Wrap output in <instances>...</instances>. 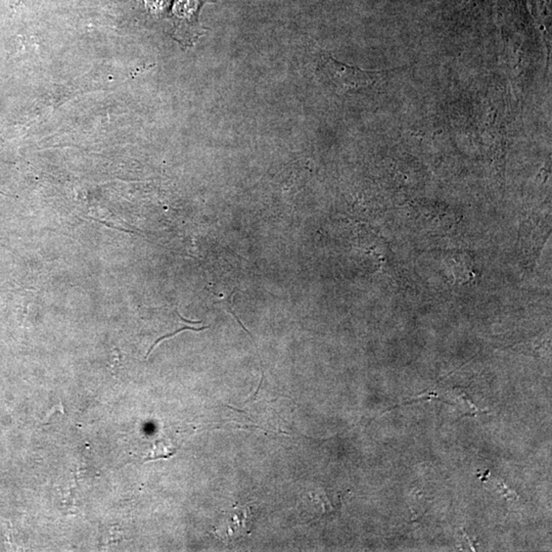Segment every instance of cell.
I'll list each match as a JSON object with an SVG mask.
<instances>
[{"label": "cell", "mask_w": 552, "mask_h": 552, "mask_svg": "<svg viewBox=\"0 0 552 552\" xmlns=\"http://www.w3.org/2000/svg\"><path fill=\"white\" fill-rule=\"evenodd\" d=\"M319 69L329 85L339 94L371 87L386 74L385 71H365L344 64L331 56H321Z\"/></svg>", "instance_id": "cell-1"}, {"label": "cell", "mask_w": 552, "mask_h": 552, "mask_svg": "<svg viewBox=\"0 0 552 552\" xmlns=\"http://www.w3.org/2000/svg\"><path fill=\"white\" fill-rule=\"evenodd\" d=\"M230 518V524L228 525V529H230V534L232 536L239 538L245 535V532L249 533L251 530V513L247 507L245 509H239L234 511Z\"/></svg>", "instance_id": "cell-2"}, {"label": "cell", "mask_w": 552, "mask_h": 552, "mask_svg": "<svg viewBox=\"0 0 552 552\" xmlns=\"http://www.w3.org/2000/svg\"><path fill=\"white\" fill-rule=\"evenodd\" d=\"M495 485H496L497 490L500 491L503 495L505 496L509 497V498L514 499L516 498V493L513 492V491L509 490L507 486H505L503 483L498 482V481H494Z\"/></svg>", "instance_id": "cell-4"}, {"label": "cell", "mask_w": 552, "mask_h": 552, "mask_svg": "<svg viewBox=\"0 0 552 552\" xmlns=\"http://www.w3.org/2000/svg\"><path fill=\"white\" fill-rule=\"evenodd\" d=\"M56 412L64 413V407H63L62 404H58V406L54 407V408L52 409V411H50V412L48 413L47 415H46L45 421H44V423H49L50 419H52V417H54V415H56Z\"/></svg>", "instance_id": "cell-5"}, {"label": "cell", "mask_w": 552, "mask_h": 552, "mask_svg": "<svg viewBox=\"0 0 552 552\" xmlns=\"http://www.w3.org/2000/svg\"><path fill=\"white\" fill-rule=\"evenodd\" d=\"M208 329V327H199V329H195V327H182V329H178V331H174V333H170V335H164V337L159 338V340H157L156 343H155L154 345H153L152 347H151V349L148 350V354H146V357H148V355H150L151 353H152V351L153 350H154V348L156 347L157 345H158L159 342L163 341V340L168 339V338H172L173 337V335L181 333V331H188V329H190V331H203V329Z\"/></svg>", "instance_id": "cell-3"}]
</instances>
